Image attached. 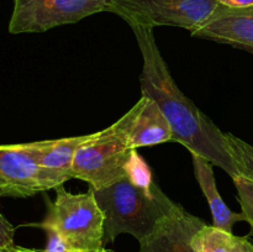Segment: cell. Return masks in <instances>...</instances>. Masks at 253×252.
I'll return each mask as SVG.
<instances>
[{"label":"cell","instance_id":"obj_13","mask_svg":"<svg viewBox=\"0 0 253 252\" xmlns=\"http://www.w3.org/2000/svg\"><path fill=\"white\" fill-rule=\"evenodd\" d=\"M197 252H253V244L246 236H236L212 225H205L193 239Z\"/></svg>","mask_w":253,"mask_h":252},{"label":"cell","instance_id":"obj_16","mask_svg":"<svg viewBox=\"0 0 253 252\" xmlns=\"http://www.w3.org/2000/svg\"><path fill=\"white\" fill-rule=\"evenodd\" d=\"M126 177L136 185L143 188L152 187V177L148 165L145 162L142 157L137 153V150H133L131 157L126 165Z\"/></svg>","mask_w":253,"mask_h":252},{"label":"cell","instance_id":"obj_2","mask_svg":"<svg viewBox=\"0 0 253 252\" xmlns=\"http://www.w3.org/2000/svg\"><path fill=\"white\" fill-rule=\"evenodd\" d=\"M89 190L105 217V242H114L121 234H128L138 242L142 241L174 204L156 183L147 189L133 184L127 177L109 187L89 188Z\"/></svg>","mask_w":253,"mask_h":252},{"label":"cell","instance_id":"obj_11","mask_svg":"<svg viewBox=\"0 0 253 252\" xmlns=\"http://www.w3.org/2000/svg\"><path fill=\"white\" fill-rule=\"evenodd\" d=\"M90 135L73 136V137L58 138V140H47L30 142V150L34 153L37 163L48 172L53 173L62 180L67 182L73 178L74 156L77 150L85 142Z\"/></svg>","mask_w":253,"mask_h":252},{"label":"cell","instance_id":"obj_18","mask_svg":"<svg viewBox=\"0 0 253 252\" xmlns=\"http://www.w3.org/2000/svg\"><path fill=\"white\" fill-rule=\"evenodd\" d=\"M219 5L226 7H250L253 6V0H215Z\"/></svg>","mask_w":253,"mask_h":252},{"label":"cell","instance_id":"obj_15","mask_svg":"<svg viewBox=\"0 0 253 252\" xmlns=\"http://www.w3.org/2000/svg\"><path fill=\"white\" fill-rule=\"evenodd\" d=\"M237 190L240 205H241L242 215L245 221L250 225L249 236H253V180L244 175H236L232 178Z\"/></svg>","mask_w":253,"mask_h":252},{"label":"cell","instance_id":"obj_7","mask_svg":"<svg viewBox=\"0 0 253 252\" xmlns=\"http://www.w3.org/2000/svg\"><path fill=\"white\" fill-rule=\"evenodd\" d=\"M63 180L37 163L29 143L0 145V198H29Z\"/></svg>","mask_w":253,"mask_h":252},{"label":"cell","instance_id":"obj_4","mask_svg":"<svg viewBox=\"0 0 253 252\" xmlns=\"http://www.w3.org/2000/svg\"><path fill=\"white\" fill-rule=\"evenodd\" d=\"M54 190L56 199L47 203L44 219L31 226L54 231L72 250L86 252L103 250L105 217L93 193L88 190L73 194L63 185Z\"/></svg>","mask_w":253,"mask_h":252},{"label":"cell","instance_id":"obj_1","mask_svg":"<svg viewBox=\"0 0 253 252\" xmlns=\"http://www.w3.org/2000/svg\"><path fill=\"white\" fill-rule=\"evenodd\" d=\"M130 27L142 54L141 91L153 99L165 114L172 127L173 142L210 161L231 178L240 175L227 147L226 135L177 85L161 54L153 29L140 25Z\"/></svg>","mask_w":253,"mask_h":252},{"label":"cell","instance_id":"obj_20","mask_svg":"<svg viewBox=\"0 0 253 252\" xmlns=\"http://www.w3.org/2000/svg\"><path fill=\"white\" fill-rule=\"evenodd\" d=\"M0 252H9V247L7 249H0Z\"/></svg>","mask_w":253,"mask_h":252},{"label":"cell","instance_id":"obj_17","mask_svg":"<svg viewBox=\"0 0 253 252\" xmlns=\"http://www.w3.org/2000/svg\"><path fill=\"white\" fill-rule=\"evenodd\" d=\"M15 229L0 212V249L14 246Z\"/></svg>","mask_w":253,"mask_h":252},{"label":"cell","instance_id":"obj_6","mask_svg":"<svg viewBox=\"0 0 253 252\" xmlns=\"http://www.w3.org/2000/svg\"><path fill=\"white\" fill-rule=\"evenodd\" d=\"M111 0H14L9 32L40 34L109 12Z\"/></svg>","mask_w":253,"mask_h":252},{"label":"cell","instance_id":"obj_3","mask_svg":"<svg viewBox=\"0 0 253 252\" xmlns=\"http://www.w3.org/2000/svg\"><path fill=\"white\" fill-rule=\"evenodd\" d=\"M140 100L116 123L90 133L74 156L73 178L84 180L89 188L100 189L126 178V165L132 153L130 132L140 110Z\"/></svg>","mask_w":253,"mask_h":252},{"label":"cell","instance_id":"obj_10","mask_svg":"<svg viewBox=\"0 0 253 252\" xmlns=\"http://www.w3.org/2000/svg\"><path fill=\"white\" fill-rule=\"evenodd\" d=\"M140 103L130 132L131 148L137 150L173 141L172 127L158 104L145 95L141 96Z\"/></svg>","mask_w":253,"mask_h":252},{"label":"cell","instance_id":"obj_5","mask_svg":"<svg viewBox=\"0 0 253 252\" xmlns=\"http://www.w3.org/2000/svg\"><path fill=\"white\" fill-rule=\"evenodd\" d=\"M215 0H111L109 12L131 25L172 26L193 32L217 7Z\"/></svg>","mask_w":253,"mask_h":252},{"label":"cell","instance_id":"obj_12","mask_svg":"<svg viewBox=\"0 0 253 252\" xmlns=\"http://www.w3.org/2000/svg\"><path fill=\"white\" fill-rule=\"evenodd\" d=\"M194 166L195 179L199 183L203 194L209 203L212 214V226L226 232H232V227L236 222L245 221L242 212H235L222 200L216 187L214 174V165L210 161L198 155H192Z\"/></svg>","mask_w":253,"mask_h":252},{"label":"cell","instance_id":"obj_8","mask_svg":"<svg viewBox=\"0 0 253 252\" xmlns=\"http://www.w3.org/2000/svg\"><path fill=\"white\" fill-rule=\"evenodd\" d=\"M205 225L200 217L190 214L174 202L172 209L158 221L155 230L140 241L138 252H197L193 239Z\"/></svg>","mask_w":253,"mask_h":252},{"label":"cell","instance_id":"obj_14","mask_svg":"<svg viewBox=\"0 0 253 252\" xmlns=\"http://www.w3.org/2000/svg\"><path fill=\"white\" fill-rule=\"evenodd\" d=\"M225 135H226L227 147L234 158L240 175L253 180V146L230 132H225Z\"/></svg>","mask_w":253,"mask_h":252},{"label":"cell","instance_id":"obj_19","mask_svg":"<svg viewBox=\"0 0 253 252\" xmlns=\"http://www.w3.org/2000/svg\"><path fill=\"white\" fill-rule=\"evenodd\" d=\"M9 252H43V250L42 251H40V250H34V249H26V247H21V246H11L9 247ZM67 252H86V251H77V250H71V251H67ZM95 252H113L111 250H106V249H103L100 250V251H95Z\"/></svg>","mask_w":253,"mask_h":252},{"label":"cell","instance_id":"obj_9","mask_svg":"<svg viewBox=\"0 0 253 252\" xmlns=\"http://www.w3.org/2000/svg\"><path fill=\"white\" fill-rule=\"evenodd\" d=\"M190 35L253 54V6L226 7L217 5L211 16Z\"/></svg>","mask_w":253,"mask_h":252}]
</instances>
